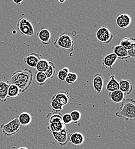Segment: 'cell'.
<instances>
[{
  "label": "cell",
  "mask_w": 135,
  "mask_h": 149,
  "mask_svg": "<svg viewBox=\"0 0 135 149\" xmlns=\"http://www.w3.org/2000/svg\"><path fill=\"white\" fill-rule=\"evenodd\" d=\"M33 78L32 71L29 69L24 68L22 70H17L13 72L9 82L10 84L17 86L21 93H24L31 86Z\"/></svg>",
  "instance_id": "6da1fadb"
},
{
  "label": "cell",
  "mask_w": 135,
  "mask_h": 149,
  "mask_svg": "<svg viewBox=\"0 0 135 149\" xmlns=\"http://www.w3.org/2000/svg\"><path fill=\"white\" fill-rule=\"evenodd\" d=\"M115 115L119 118L125 120H135V100L129 98L125 99L121 103L119 111L115 112Z\"/></svg>",
  "instance_id": "7a4b0ae2"
},
{
  "label": "cell",
  "mask_w": 135,
  "mask_h": 149,
  "mask_svg": "<svg viewBox=\"0 0 135 149\" xmlns=\"http://www.w3.org/2000/svg\"><path fill=\"white\" fill-rule=\"evenodd\" d=\"M46 118L49 123L47 129L51 133L62 130L66 128V125L62 122V116L60 113L52 111L47 114Z\"/></svg>",
  "instance_id": "3957f363"
},
{
  "label": "cell",
  "mask_w": 135,
  "mask_h": 149,
  "mask_svg": "<svg viewBox=\"0 0 135 149\" xmlns=\"http://www.w3.org/2000/svg\"><path fill=\"white\" fill-rule=\"evenodd\" d=\"M54 45L56 48H60L73 52L74 41L68 32H64L55 40Z\"/></svg>",
  "instance_id": "277c9868"
},
{
  "label": "cell",
  "mask_w": 135,
  "mask_h": 149,
  "mask_svg": "<svg viewBox=\"0 0 135 149\" xmlns=\"http://www.w3.org/2000/svg\"><path fill=\"white\" fill-rule=\"evenodd\" d=\"M21 126L18 120L17 116H16L15 118L8 123L1 125L0 129L3 135L9 136L16 134L21 130Z\"/></svg>",
  "instance_id": "5b68a950"
},
{
  "label": "cell",
  "mask_w": 135,
  "mask_h": 149,
  "mask_svg": "<svg viewBox=\"0 0 135 149\" xmlns=\"http://www.w3.org/2000/svg\"><path fill=\"white\" fill-rule=\"evenodd\" d=\"M17 28L20 33L25 36H32L34 35L35 30L32 23L25 18H21L17 23Z\"/></svg>",
  "instance_id": "8992f818"
},
{
  "label": "cell",
  "mask_w": 135,
  "mask_h": 149,
  "mask_svg": "<svg viewBox=\"0 0 135 149\" xmlns=\"http://www.w3.org/2000/svg\"><path fill=\"white\" fill-rule=\"evenodd\" d=\"M96 38L101 42L109 44L112 41L113 35L106 26H102L97 31Z\"/></svg>",
  "instance_id": "52a82bcc"
},
{
  "label": "cell",
  "mask_w": 135,
  "mask_h": 149,
  "mask_svg": "<svg viewBox=\"0 0 135 149\" xmlns=\"http://www.w3.org/2000/svg\"><path fill=\"white\" fill-rule=\"evenodd\" d=\"M52 134L59 145L60 146H64L69 142L71 134L65 128L62 130L52 132Z\"/></svg>",
  "instance_id": "ba28073f"
},
{
  "label": "cell",
  "mask_w": 135,
  "mask_h": 149,
  "mask_svg": "<svg viewBox=\"0 0 135 149\" xmlns=\"http://www.w3.org/2000/svg\"><path fill=\"white\" fill-rule=\"evenodd\" d=\"M41 55L36 53H31L27 55L23 58L24 63L31 68H36L38 62L41 59Z\"/></svg>",
  "instance_id": "9c48e42d"
},
{
  "label": "cell",
  "mask_w": 135,
  "mask_h": 149,
  "mask_svg": "<svg viewBox=\"0 0 135 149\" xmlns=\"http://www.w3.org/2000/svg\"><path fill=\"white\" fill-rule=\"evenodd\" d=\"M116 25L121 29H125L130 26L132 22L131 16L127 14L120 15L116 19Z\"/></svg>",
  "instance_id": "30bf717a"
},
{
  "label": "cell",
  "mask_w": 135,
  "mask_h": 149,
  "mask_svg": "<svg viewBox=\"0 0 135 149\" xmlns=\"http://www.w3.org/2000/svg\"><path fill=\"white\" fill-rule=\"evenodd\" d=\"M39 41L44 45H48L51 42V35L49 30L46 28H41L36 35Z\"/></svg>",
  "instance_id": "8fae6325"
},
{
  "label": "cell",
  "mask_w": 135,
  "mask_h": 149,
  "mask_svg": "<svg viewBox=\"0 0 135 149\" xmlns=\"http://www.w3.org/2000/svg\"><path fill=\"white\" fill-rule=\"evenodd\" d=\"M117 58L113 53L109 54L105 56L102 61V65L104 70L109 68L111 71L112 70V67L117 61Z\"/></svg>",
  "instance_id": "7c38bea8"
},
{
  "label": "cell",
  "mask_w": 135,
  "mask_h": 149,
  "mask_svg": "<svg viewBox=\"0 0 135 149\" xmlns=\"http://www.w3.org/2000/svg\"><path fill=\"white\" fill-rule=\"evenodd\" d=\"M119 90L125 95H128L133 90V86L131 81L128 79H121L119 81Z\"/></svg>",
  "instance_id": "4fadbf2b"
},
{
  "label": "cell",
  "mask_w": 135,
  "mask_h": 149,
  "mask_svg": "<svg viewBox=\"0 0 135 149\" xmlns=\"http://www.w3.org/2000/svg\"><path fill=\"white\" fill-rule=\"evenodd\" d=\"M113 53L116 55L117 59L121 60H125L129 58L128 51L121 47L120 45H116L112 48Z\"/></svg>",
  "instance_id": "5bb4252c"
},
{
  "label": "cell",
  "mask_w": 135,
  "mask_h": 149,
  "mask_svg": "<svg viewBox=\"0 0 135 149\" xmlns=\"http://www.w3.org/2000/svg\"><path fill=\"white\" fill-rule=\"evenodd\" d=\"M104 77L101 74H96L93 76V86L94 90L98 93H101L104 87Z\"/></svg>",
  "instance_id": "9a60e30c"
},
{
  "label": "cell",
  "mask_w": 135,
  "mask_h": 149,
  "mask_svg": "<svg viewBox=\"0 0 135 149\" xmlns=\"http://www.w3.org/2000/svg\"><path fill=\"white\" fill-rule=\"evenodd\" d=\"M53 96L58 100L60 104L63 107L66 105L69 100V93L68 90L64 91H60L54 95Z\"/></svg>",
  "instance_id": "2e32d148"
},
{
  "label": "cell",
  "mask_w": 135,
  "mask_h": 149,
  "mask_svg": "<svg viewBox=\"0 0 135 149\" xmlns=\"http://www.w3.org/2000/svg\"><path fill=\"white\" fill-rule=\"evenodd\" d=\"M118 90L119 83L116 79V76L112 74L109 77V81L106 86V91L110 93Z\"/></svg>",
  "instance_id": "e0dca14e"
},
{
  "label": "cell",
  "mask_w": 135,
  "mask_h": 149,
  "mask_svg": "<svg viewBox=\"0 0 135 149\" xmlns=\"http://www.w3.org/2000/svg\"><path fill=\"white\" fill-rule=\"evenodd\" d=\"M69 141H70L71 143L74 145L80 146L84 143L85 136L82 133L78 132H74L70 134Z\"/></svg>",
  "instance_id": "ac0fdd59"
},
{
  "label": "cell",
  "mask_w": 135,
  "mask_h": 149,
  "mask_svg": "<svg viewBox=\"0 0 135 149\" xmlns=\"http://www.w3.org/2000/svg\"><path fill=\"white\" fill-rule=\"evenodd\" d=\"M9 85V83L0 80V102L3 103L6 101Z\"/></svg>",
  "instance_id": "d6986e66"
},
{
  "label": "cell",
  "mask_w": 135,
  "mask_h": 149,
  "mask_svg": "<svg viewBox=\"0 0 135 149\" xmlns=\"http://www.w3.org/2000/svg\"><path fill=\"white\" fill-rule=\"evenodd\" d=\"M108 96L113 102L119 103H122L124 101L125 95L122 92L118 90L113 92L109 93Z\"/></svg>",
  "instance_id": "ffe728a7"
},
{
  "label": "cell",
  "mask_w": 135,
  "mask_h": 149,
  "mask_svg": "<svg viewBox=\"0 0 135 149\" xmlns=\"http://www.w3.org/2000/svg\"><path fill=\"white\" fill-rule=\"evenodd\" d=\"M120 45L127 51L135 49V38L133 37H124L121 40Z\"/></svg>",
  "instance_id": "44dd1931"
},
{
  "label": "cell",
  "mask_w": 135,
  "mask_h": 149,
  "mask_svg": "<svg viewBox=\"0 0 135 149\" xmlns=\"http://www.w3.org/2000/svg\"><path fill=\"white\" fill-rule=\"evenodd\" d=\"M17 118L20 124L24 126L29 125L32 120V118L31 114L25 112L21 113L19 115H17Z\"/></svg>",
  "instance_id": "7402d4cb"
},
{
  "label": "cell",
  "mask_w": 135,
  "mask_h": 149,
  "mask_svg": "<svg viewBox=\"0 0 135 149\" xmlns=\"http://www.w3.org/2000/svg\"><path fill=\"white\" fill-rule=\"evenodd\" d=\"M34 79L38 86H42L45 84L48 78L47 77L44 72L36 71L34 74Z\"/></svg>",
  "instance_id": "603a6c76"
},
{
  "label": "cell",
  "mask_w": 135,
  "mask_h": 149,
  "mask_svg": "<svg viewBox=\"0 0 135 149\" xmlns=\"http://www.w3.org/2000/svg\"><path fill=\"white\" fill-rule=\"evenodd\" d=\"M21 93V91L17 86L15 84L9 85L8 91V97L14 98L18 96Z\"/></svg>",
  "instance_id": "cb8c5ba5"
},
{
  "label": "cell",
  "mask_w": 135,
  "mask_h": 149,
  "mask_svg": "<svg viewBox=\"0 0 135 149\" xmlns=\"http://www.w3.org/2000/svg\"><path fill=\"white\" fill-rule=\"evenodd\" d=\"M49 65V61L45 59H40L38 62L36 69V71L41 72H45L47 70Z\"/></svg>",
  "instance_id": "d4e9b609"
},
{
  "label": "cell",
  "mask_w": 135,
  "mask_h": 149,
  "mask_svg": "<svg viewBox=\"0 0 135 149\" xmlns=\"http://www.w3.org/2000/svg\"><path fill=\"white\" fill-rule=\"evenodd\" d=\"M50 106L52 112H59L62 111L63 109V106H62L58 100L52 96L50 102Z\"/></svg>",
  "instance_id": "484cf974"
},
{
  "label": "cell",
  "mask_w": 135,
  "mask_h": 149,
  "mask_svg": "<svg viewBox=\"0 0 135 149\" xmlns=\"http://www.w3.org/2000/svg\"><path fill=\"white\" fill-rule=\"evenodd\" d=\"M44 73L48 79H52L54 77V76L56 74V70H55V66L54 63L51 61H49L48 67Z\"/></svg>",
  "instance_id": "4316f807"
},
{
  "label": "cell",
  "mask_w": 135,
  "mask_h": 149,
  "mask_svg": "<svg viewBox=\"0 0 135 149\" xmlns=\"http://www.w3.org/2000/svg\"><path fill=\"white\" fill-rule=\"evenodd\" d=\"M78 79V75L77 74L74 72H69L67 74V76L65 79V81L67 84H73L75 83Z\"/></svg>",
  "instance_id": "83f0119b"
},
{
  "label": "cell",
  "mask_w": 135,
  "mask_h": 149,
  "mask_svg": "<svg viewBox=\"0 0 135 149\" xmlns=\"http://www.w3.org/2000/svg\"><path fill=\"white\" fill-rule=\"evenodd\" d=\"M70 114L71 117L72 122L75 123H77L81 118V113L78 110H74L71 112Z\"/></svg>",
  "instance_id": "f1b7e54d"
},
{
  "label": "cell",
  "mask_w": 135,
  "mask_h": 149,
  "mask_svg": "<svg viewBox=\"0 0 135 149\" xmlns=\"http://www.w3.org/2000/svg\"><path fill=\"white\" fill-rule=\"evenodd\" d=\"M62 122L63 123L66 125H69L72 122V119H71V117L70 116V113H64L63 116H62Z\"/></svg>",
  "instance_id": "f546056e"
},
{
  "label": "cell",
  "mask_w": 135,
  "mask_h": 149,
  "mask_svg": "<svg viewBox=\"0 0 135 149\" xmlns=\"http://www.w3.org/2000/svg\"><path fill=\"white\" fill-rule=\"evenodd\" d=\"M67 74L65 73L62 70H60L58 71V74H57L58 79L60 81H64L65 79L67 76Z\"/></svg>",
  "instance_id": "4dcf8cb0"
},
{
  "label": "cell",
  "mask_w": 135,
  "mask_h": 149,
  "mask_svg": "<svg viewBox=\"0 0 135 149\" xmlns=\"http://www.w3.org/2000/svg\"><path fill=\"white\" fill-rule=\"evenodd\" d=\"M128 54L129 57L135 58V49H133L129 51H128Z\"/></svg>",
  "instance_id": "1f68e13d"
},
{
  "label": "cell",
  "mask_w": 135,
  "mask_h": 149,
  "mask_svg": "<svg viewBox=\"0 0 135 149\" xmlns=\"http://www.w3.org/2000/svg\"><path fill=\"white\" fill-rule=\"evenodd\" d=\"M62 70L65 73H66V74H67L70 72L69 69L68 67H64V68H63Z\"/></svg>",
  "instance_id": "d6a6232c"
},
{
  "label": "cell",
  "mask_w": 135,
  "mask_h": 149,
  "mask_svg": "<svg viewBox=\"0 0 135 149\" xmlns=\"http://www.w3.org/2000/svg\"><path fill=\"white\" fill-rule=\"evenodd\" d=\"M13 2L15 3V4H16V5H20L22 2H23V1H15V0H13Z\"/></svg>",
  "instance_id": "836d02e7"
},
{
  "label": "cell",
  "mask_w": 135,
  "mask_h": 149,
  "mask_svg": "<svg viewBox=\"0 0 135 149\" xmlns=\"http://www.w3.org/2000/svg\"><path fill=\"white\" fill-rule=\"evenodd\" d=\"M17 149H31V148H25V147H21L19 148H17Z\"/></svg>",
  "instance_id": "e575fe53"
},
{
  "label": "cell",
  "mask_w": 135,
  "mask_h": 149,
  "mask_svg": "<svg viewBox=\"0 0 135 149\" xmlns=\"http://www.w3.org/2000/svg\"><path fill=\"white\" fill-rule=\"evenodd\" d=\"M59 2L60 3H63L65 2V0H64V1H60V0H59Z\"/></svg>",
  "instance_id": "d590c367"
}]
</instances>
